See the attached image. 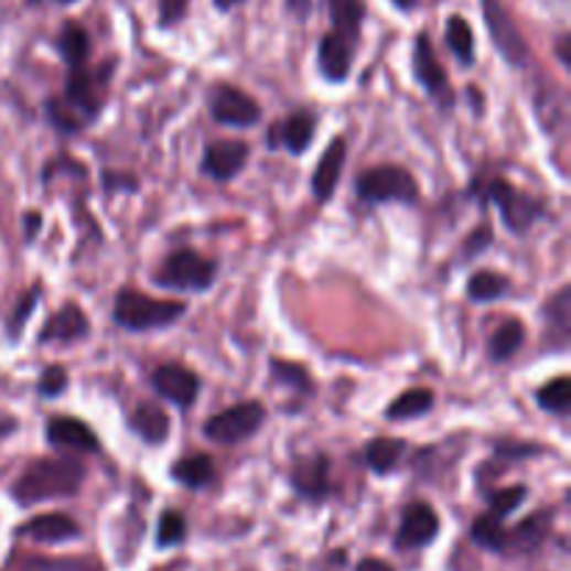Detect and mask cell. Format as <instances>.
Segmentation results:
<instances>
[{
    "instance_id": "1",
    "label": "cell",
    "mask_w": 571,
    "mask_h": 571,
    "mask_svg": "<svg viewBox=\"0 0 571 571\" xmlns=\"http://www.w3.org/2000/svg\"><path fill=\"white\" fill-rule=\"evenodd\" d=\"M112 65H107V71H87V67H78L71 71L65 87V100H47L45 112L51 118V123L56 126L65 134H76L84 126L93 123L95 118L104 109V95H107V82Z\"/></svg>"
},
{
    "instance_id": "2",
    "label": "cell",
    "mask_w": 571,
    "mask_h": 571,
    "mask_svg": "<svg viewBox=\"0 0 571 571\" xmlns=\"http://www.w3.org/2000/svg\"><path fill=\"white\" fill-rule=\"evenodd\" d=\"M87 468L82 460L73 457H42L25 465V472L14 480L12 499L18 505L31 507L60 496H73L82 488Z\"/></svg>"
},
{
    "instance_id": "3",
    "label": "cell",
    "mask_w": 571,
    "mask_h": 571,
    "mask_svg": "<svg viewBox=\"0 0 571 571\" xmlns=\"http://www.w3.org/2000/svg\"><path fill=\"white\" fill-rule=\"evenodd\" d=\"M187 313L184 301H160L140 290L123 288L115 299V324L123 326L126 332H148V330H165L176 324Z\"/></svg>"
},
{
    "instance_id": "4",
    "label": "cell",
    "mask_w": 571,
    "mask_h": 571,
    "mask_svg": "<svg viewBox=\"0 0 571 571\" xmlns=\"http://www.w3.org/2000/svg\"><path fill=\"white\" fill-rule=\"evenodd\" d=\"M357 195L363 204H416L419 184L405 168L379 165L357 179Z\"/></svg>"
},
{
    "instance_id": "5",
    "label": "cell",
    "mask_w": 571,
    "mask_h": 571,
    "mask_svg": "<svg viewBox=\"0 0 571 571\" xmlns=\"http://www.w3.org/2000/svg\"><path fill=\"white\" fill-rule=\"evenodd\" d=\"M215 277H218V266H215L213 259L201 257L193 248H182V251H173L162 262V271L157 273V284L173 290L204 293V290L213 288Z\"/></svg>"
},
{
    "instance_id": "6",
    "label": "cell",
    "mask_w": 571,
    "mask_h": 571,
    "mask_svg": "<svg viewBox=\"0 0 571 571\" xmlns=\"http://www.w3.org/2000/svg\"><path fill=\"white\" fill-rule=\"evenodd\" d=\"M485 195H488L491 204L499 209L502 224H505L513 235H525V231H530L532 226L543 218L541 201L521 193V190L513 187L505 179H494V182L488 184V190H485Z\"/></svg>"
},
{
    "instance_id": "7",
    "label": "cell",
    "mask_w": 571,
    "mask_h": 571,
    "mask_svg": "<svg viewBox=\"0 0 571 571\" xmlns=\"http://www.w3.org/2000/svg\"><path fill=\"white\" fill-rule=\"evenodd\" d=\"M262 424H266V407L259 401H243V405L209 416L204 424V435L215 443H224V446H235V443L257 435Z\"/></svg>"
},
{
    "instance_id": "8",
    "label": "cell",
    "mask_w": 571,
    "mask_h": 571,
    "mask_svg": "<svg viewBox=\"0 0 571 571\" xmlns=\"http://www.w3.org/2000/svg\"><path fill=\"white\" fill-rule=\"evenodd\" d=\"M483 18L502 60L510 67H516V71L518 67H527V62H530V45H527V40L521 36V31H518L510 12L502 7L499 0H483Z\"/></svg>"
},
{
    "instance_id": "9",
    "label": "cell",
    "mask_w": 571,
    "mask_h": 571,
    "mask_svg": "<svg viewBox=\"0 0 571 571\" xmlns=\"http://www.w3.org/2000/svg\"><path fill=\"white\" fill-rule=\"evenodd\" d=\"M209 115L215 118V123L220 126H235V129H251L262 118V109H259L257 100L251 98L243 89L231 87V84H218V87L209 89Z\"/></svg>"
},
{
    "instance_id": "10",
    "label": "cell",
    "mask_w": 571,
    "mask_h": 571,
    "mask_svg": "<svg viewBox=\"0 0 571 571\" xmlns=\"http://www.w3.org/2000/svg\"><path fill=\"white\" fill-rule=\"evenodd\" d=\"M412 73H416V82L421 84L427 95L435 100L441 109H449L454 104V93L449 87V76L443 71V65L438 62L435 47H432L430 36L419 34L416 47H412Z\"/></svg>"
},
{
    "instance_id": "11",
    "label": "cell",
    "mask_w": 571,
    "mask_h": 571,
    "mask_svg": "<svg viewBox=\"0 0 571 571\" xmlns=\"http://www.w3.org/2000/svg\"><path fill=\"white\" fill-rule=\"evenodd\" d=\"M441 532V518L427 502H410L401 513V525L396 532V547L399 549H421L430 547Z\"/></svg>"
},
{
    "instance_id": "12",
    "label": "cell",
    "mask_w": 571,
    "mask_h": 571,
    "mask_svg": "<svg viewBox=\"0 0 571 571\" xmlns=\"http://www.w3.org/2000/svg\"><path fill=\"white\" fill-rule=\"evenodd\" d=\"M151 385H153V390L162 396V399L171 401V405H176V407H182V410H187V407L195 405V399H198V390H201L198 374L190 371V368H184V366H179V363H168V366L157 368L151 377Z\"/></svg>"
},
{
    "instance_id": "13",
    "label": "cell",
    "mask_w": 571,
    "mask_h": 571,
    "mask_svg": "<svg viewBox=\"0 0 571 571\" xmlns=\"http://www.w3.org/2000/svg\"><path fill=\"white\" fill-rule=\"evenodd\" d=\"M248 162V142L243 140H215L206 146L201 171L215 182H231Z\"/></svg>"
},
{
    "instance_id": "14",
    "label": "cell",
    "mask_w": 571,
    "mask_h": 571,
    "mask_svg": "<svg viewBox=\"0 0 571 571\" xmlns=\"http://www.w3.org/2000/svg\"><path fill=\"white\" fill-rule=\"evenodd\" d=\"M543 324H547L543 346L552 352H565L571 337V284H563L549 295L543 304Z\"/></svg>"
},
{
    "instance_id": "15",
    "label": "cell",
    "mask_w": 571,
    "mask_h": 571,
    "mask_svg": "<svg viewBox=\"0 0 571 571\" xmlns=\"http://www.w3.org/2000/svg\"><path fill=\"white\" fill-rule=\"evenodd\" d=\"M354 47L357 42L346 40L337 31H330L324 34L319 45V71L321 76L326 78L330 84H343L352 73V62H354Z\"/></svg>"
},
{
    "instance_id": "16",
    "label": "cell",
    "mask_w": 571,
    "mask_h": 571,
    "mask_svg": "<svg viewBox=\"0 0 571 571\" xmlns=\"http://www.w3.org/2000/svg\"><path fill=\"white\" fill-rule=\"evenodd\" d=\"M45 435L51 446L56 449H71V452H98L100 449L93 427L73 419V416H54V419L47 421Z\"/></svg>"
},
{
    "instance_id": "17",
    "label": "cell",
    "mask_w": 571,
    "mask_h": 571,
    "mask_svg": "<svg viewBox=\"0 0 571 571\" xmlns=\"http://www.w3.org/2000/svg\"><path fill=\"white\" fill-rule=\"evenodd\" d=\"M295 494L304 499L321 502L330 494V457L326 454H310V457L299 460L290 474Z\"/></svg>"
},
{
    "instance_id": "18",
    "label": "cell",
    "mask_w": 571,
    "mask_h": 571,
    "mask_svg": "<svg viewBox=\"0 0 571 571\" xmlns=\"http://www.w3.org/2000/svg\"><path fill=\"white\" fill-rule=\"evenodd\" d=\"M315 126H319V120H315L313 112H295V115H290L288 120H282V123L273 126L271 140L268 142H271V148L284 146L290 153H293V157H301L306 148L313 146Z\"/></svg>"
},
{
    "instance_id": "19",
    "label": "cell",
    "mask_w": 571,
    "mask_h": 571,
    "mask_svg": "<svg viewBox=\"0 0 571 571\" xmlns=\"http://www.w3.org/2000/svg\"><path fill=\"white\" fill-rule=\"evenodd\" d=\"M343 165H346V140L343 137H335L330 142V148L324 151V157L319 160V168L313 173V195L315 201L326 204L335 195L337 182H341Z\"/></svg>"
},
{
    "instance_id": "20",
    "label": "cell",
    "mask_w": 571,
    "mask_h": 571,
    "mask_svg": "<svg viewBox=\"0 0 571 571\" xmlns=\"http://www.w3.org/2000/svg\"><path fill=\"white\" fill-rule=\"evenodd\" d=\"M89 335V319L78 304H65L42 326L40 343H76Z\"/></svg>"
},
{
    "instance_id": "21",
    "label": "cell",
    "mask_w": 571,
    "mask_h": 571,
    "mask_svg": "<svg viewBox=\"0 0 571 571\" xmlns=\"http://www.w3.org/2000/svg\"><path fill=\"white\" fill-rule=\"evenodd\" d=\"M20 536L34 538L40 543H65L82 536V527L65 513H45V516L31 518L29 525L20 527Z\"/></svg>"
},
{
    "instance_id": "22",
    "label": "cell",
    "mask_w": 571,
    "mask_h": 571,
    "mask_svg": "<svg viewBox=\"0 0 571 571\" xmlns=\"http://www.w3.org/2000/svg\"><path fill=\"white\" fill-rule=\"evenodd\" d=\"M129 427L134 435H140L142 441L151 443V446H160V443H165L168 435H171V419H168V412L157 405H148V401L131 412Z\"/></svg>"
},
{
    "instance_id": "23",
    "label": "cell",
    "mask_w": 571,
    "mask_h": 571,
    "mask_svg": "<svg viewBox=\"0 0 571 571\" xmlns=\"http://www.w3.org/2000/svg\"><path fill=\"white\" fill-rule=\"evenodd\" d=\"M326 9H330L332 31L343 34L346 40L359 42V29L366 20V3L363 0H326Z\"/></svg>"
},
{
    "instance_id": "24",
    "label": "cell",
    "mask_w": 571,
    "mask_h": 571,
    "mask_svg": "<svg viewBox=\"0 0 571 571\" xmlns=\"http://www.w3.org/2000/svg\"><path fill=\"white\" fill-rule=\"evenodd\" d=\"M171 477L184 488L201 491L215 480V463L209 454H190V457H182L173 465Z\"/></svg>"
},
{
    "instance_id": "25",
    "label": "cell",
    "mask_w": 571,
    "mask_h": 571,
    "mask_svg": "<svg viewBox=\"0 0 571 571\" xmlns=\"http://www.w3.org/2000/svg\"><path fill=\"white\" fill-rule=\"evenodd\" d=\"M432 407H435V394H432L430 388H412V390H405L394 405H388L385 419L388 421L421 419V416H427Z\"/></svg>"
},
{
    "instance_id": "26",
    "label": "cell",
    "mask_w": 571,
    "mask_h": 571,
    "mask_svg": "<svg viewBox=\"0 0 571 571\" xmlns=\"http://www.w3.org/2000/svg\"><path fill=\"white\" fill-rule=\"evenodd\" d=\"M407 443L401 438H377L366 446V465L374 474H390L399 468Z\"/></svg>"
},
{
    "instance_id": "27",
    "label": "cell",
    "mask_w": 571,
    "mask_h": 571,
    "mask_svg": "<svg viewBox=\"0 0 571 571\" xmlns=\"http://www.w3.org/2000/svg\"><path fill=\"white\" fill-rule=\"evenodd\" d=\"M56 47H60L62 60L67 62V67H71V71L87 67L89 51H93V45H89V34H87V29H84V25L65 23V29H62Z\"/></svg>"
},
{
    "instance_id": "28",
    "label": "cell",
    "mask_w": 571,
    "mask_h": 571,
    "mask_svg": "<svg viewBox=\"0 0 571 571\" xmlns=\"http://www.w3.org/2000/svg\"><path fill=\"white\" fill-rule=\"evenodd\" d=\"M521 346H525V324L518 319H507L505 324L494 332V337H491L488 357L494 359V363H505V359H510Z\"/></svg>"
},
{
    "instance_id": "29",
    "label": "cell",
    "mask_w": 571,
    "mask_h": 571,
    "mask_svg": "<svg viewBox=\"0 0 571 571\" xmlns=\"http://www.w3.org/2000/svg\"><path fill=\"white\" fill-rule=\"evenodd\" d=\"M446 45L460 65H474V31L468 25V20L460 18V14H452L446 20Z\"/></svg>"
},
{
    "instance_id": "30",
    "label": "cell",
    "mask_w": 571,
    "mask_h": 571,
    "mask_svg": "<svg viewBox=\"0 0 571 571\" xmlns=\"http://www.w3.org/2000/svg\"><path fill=\"white\" fill-rule=\"evenodd\" d=\"M536 401L541 410L552 412V416H569L571 410V377H554L536 394Z\"/></svg>"
},
{
    "instance_id": "31",
    "label": "cell",
    "mask_w": 571,
    "mask_h": 571,
    "mask_svg": "<svg viewBox=\"0 0 571 571\" xmlns=\"http://www.w3.org/2000/svg\"><path fill=\"white\" fill-rule=\"evenodd\" d=\"M507 288H510V282H507V277H502V273L477 271L472 279H468V288H465V293H468V299L472 301L488 304V301L502 299V295L507 293Z\"/></svg>"
},
{
    "instance_id": "32",
    "label": "cell",
    "mask_w": 571,
    "mask_h": 571,
    "mask_svg": "<svg viewBox=\"0 0 571 571\" xmlns=\"http://www.w3.org/2000/svg\"><path fill=\"white\" fill-rule=\"evenodd\" d=\"M472 538L483 549H491V552H505L507 547V530L502 527V518L494 516V513H485L474 521Z\"/></svg>"
},
{
    "instance_id": "33",
    "label": "cell",
    "mask_w": 571,
    "mask_h": 571,
    "mask_svg": "<svg viewBox=\"0 0 571 571\" xmlns=\"http://www.w3.org/2000/svg\"><path fill=\"white\" fill-rule=\"evenodd\" d=\"M271 371L277 383L288 385L295 394H310L313 390V379H310V371L304 366H295V363H288V359H271Z\"/></svg>"
},
{
    "instance_id": "34",
    "label": "cell",
    "mask_w": 571,
    "mask_h": 571,
    "mask_svg": "<svg viewBox=\"0 0 571 571\" xmlns=\"http://www.w3.org/2000/svg\"><path fill=\"white\" fill-rule=\"evenodd\" d=\"M40 295H42V288H40V284H34V288H31L25 295H20V301L14 304L12 315H9V321H7V332H9V337H12V341H18V337L23 335L25 324H29L36 301H40Z\"/></svg>"
},
{
    "instance_id": "35",
    "label": "cell",
    "mask_w": 571,
    "mask_h": 571,
    "mask_svg": "<svg viewBox=\"0 0 571 571\" xmlns=\"http://www.w3.org/2000/svg\"><path fill=\"white\" fill-rule=\"evenodd\" d=\"M187 538V518L179 510L162 513L160 530H157V543L160 547H179Z\"/></svg>"
},
{
    "instance_id": "36",
    "label": "cell",
    "mask_w": 571,
    "mask_h": 571,
    "mask_svg": "<svg viewBox=\"0 0 571 571\" xmlns=\"http://www.w3.org/2000/svg\"><path fill=\"white\" fill-rule=\"evenodd\" d=\"M527 499V488L525 485H516V488H505V491H496V494L488 496V505L491 513L499 518L510 516L516 507H521V502Z\"/></svg>"
},
{
    "instance_id": "37",
    "label": "cell",
    "mask_w": 571,
    "mask_h": 571,
    "mask_svg": "<svg viewBox=\"0 0 571 571\" xmlns=\"http://www.w3.org/2000/svg\"><path fill=\"white\" fill-rule=\"evenodd\" d=\"M67 385H71V379H67L65 368L51 366L45 368V374H42L40 383H36V394H40L42 399H56V396L65 394Z\"/></svg>"
},
{
    "instance_id": "38",
    "label": "cell",
    "mask_w": 571,
    "mask_h": 571,
    "mask_svg": "<svg viewBox=\"0 0 571 571\" xmlns=\"http://www.w3.org/2000/svg\"><path fill=\"white\" fill-rule=\"evenodd\" d=\"M543 518H547V516H532L530 521L518 525L516 532H513V536H507V543L516 541L521 549L536 547V543L543 538Z\"/></svg>"
},
{
    "instance_id": "39",
    "label": "cell",
    "mask_w": 571,
    "mask_h": 571,
    "mask_svg": "<svg viewBox=\"0 0 571 571\" xmlns=\"http://www.w3.org/2000/svg\"><path fill=\"white\" fill-rule=\"evenodd\" d=\"M491 240H494V231H491L488 224L480 226V229H474L472 235H468V240H465L463 254H460V259H465V262H468V259L480 257V254H483L485 248L491 246Z\"/></svg>"
},
{
    "instance_id": "40",
    "label": "cell",
    "mask_w": 571,
    "mask_h": 571,
    "mask_svg": "<svg viewBox=\"0 0 571 571\" xmlns=\"http://www.w3.org/2000/svg\"><path fill=\"white\" fill-rule=\"evenodd\" d=\"M190 0H160V25L171 29V25L182 23L187 18Z\"/></svg>"
},
{
    "instance_id": "41",
    "label": "cell",
    "mask_w": 571,
    "mask_h": 571,
    "mask_svg": "<svg viewBox=\"0 0 571 571\" xmlns=\"http://www.w3.org/2000/svg\"><path fill=\"white\" fill-rule=\"evenodd\" d=\"M284 3H288V12L299 20L310 18V9H313V0H284Z\"/></svg>"
},
{
    "instance_id": "42",
    "label": "cell",
    "mask_w": 571,
    "mask_h": 571,
    "mask_svg": "<svg viewBox=\"0 0 571 571\" xmlns=\"http://www.w3.org/2000/svg\"><path fill=\"white\" fill-rule=\"evenodd\" d=\"M42 229V215L40 213H25V240H34L36 231Z\"/></svg>"
},
{
    "instance_id": "43",
    "label": "cell",
    "mask_w": 571,
    "mask_h": 571,
    "mask_svg": "<svg viewBox=\"0 0 571 571\" xmlns=\"http://www.w3.org/2000/svg\"><path fill=\"white\" fill-rule=\"evenodd\" d=\"M354 571H394V565L385 563V560L379 558H366V560H359Z\"/></svg>"
},
{
    "instance_id": "44",
    "label": "cell",
    "mask_w": 571,
    "mask_h": 571,
    "mask_svg": "<svg viewBox=\"0 0 571 571\" xmlns=\"http://www.w3.org/2000/svg\"><path fill=\"white\" fill-rule=\"evenodd\" d=\"M569 45H571V36H569V34L560 36V40H558V60H560V65H563V67H569V65H571Z\"/></svg>"
},
{
    "instance_id": "45",
    "label": "cell",
    "mask_w": 571,
    "mask_h": 571,
    "mask_svg": "<svg viewBox=\"0 0 571 571\" xmlns=\"http://www.w3.org/2000/svg\"><path fill=\"white\" fill-rule=\"evenodd\" d=\"M213 3L218 12H231V9L240 7V3H246V0H213Z\"/></svg>"
},
{
    "instance_id": "46",
    "label": "cell",
    "mask_w": 571,
    "mask_h": 571,
    "mask_svg": "<svg viewBox=\"0 0 571 571\" xmlns=\"http://www.w3.org/2000/svg\"><path fill=\"white\" fill-rule=\"evenodd\" d=\"M394 3H396V7L401 9V12H410V9L416 7V3H419V0H394Z\"/></svg>"
},
{
    "instance_id": "47",
    "label": "cell",
    "mask_w": 571,
    "mask_h": 571,
    "mask_svg": "<svg viewBox=\"0 0 571 571\" xmlns=\"http://www.w3.org/2000/svg\"><path fill=\"white\" fill-rule=\"evenodd\" d=\"M541 3H543V7H547V9H558V7H563L565 0H541Z\"/></svg>"
},
{
    "instance_id": "48",
    "label": "cell",
    "mask_w": 571,
    "mask_h": 571,
    "mask_svg": "<svg viewBox=\"0 0 571 571\" xmlns=\"http://www.w3.org/2000/svg\"><path fill=\"white\" fill-rule=\"evenodd\" d=\"M60 7H71V3H76V0H56Z\"/></svg>"
},
{
    "instance_id": "49",
    "label": "cell",
    "mask_w": 571,
    "mask_h": 571,
    "mask_svg": "<svg viewBox=\"0 0 571 571\" xmlns=\"http://www.w3.org/2000/svg\"><path fill=\"white\" fill-rule=\"evenodd\" d=\"M25 3H31V7H36V3H40V0H25Z\"/></svg>"
}]
</instances>
